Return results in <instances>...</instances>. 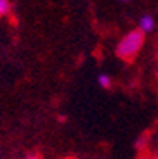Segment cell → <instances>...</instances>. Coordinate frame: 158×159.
Instances as JSON below:
<instances>
[{"label":"cell","mask_w":158,"mask_h":159,"mask_svg":"<svg viewBox=\"0 0 158 159\" xmlns=\"http://www.w3.org/2000/svg\"><path fill=\"white\" fill-rule=\"evenodd\" d=\"M142 45H144V33L139 30H132L118 40V43L115 47V54L123 61H132L137 57Z\"/></svg>","instance_id":"1"},{"label":"cell","mask_w":158,"mask_h":159,"mask_svg":"<svg viewBox=\"0 0 158 159\" xmlns=\"http://www.w3.org/2000/svg\"><path fill=\"white\" fill-rule=\"evenodd\" d=\"M137 24H139V26H137L139 31L150 33V31H153V30H155V17L151 16V14H144V16L139 17Z\"/></svg>","instance_id":"2"},{"label":"cell","mask_w":158,"mask_h":159,"mask_svg":"<svg viewBox=\"0 0 158 159\" xmlns=\"http://www.w3.org/2000/svg\"><path fill=\"white\" fill-rule=\"evenodd\" d=\"M97 83L101 88H110L111 87V76L106 75V73H101V75L97 76Z\"/></svg>","instance_id":"3"},{"label":"cell","mask_w":158,"mask_h":159,"mask_svg":"<svg viewBox=\"0 0 158 159\" xmlns=\"http://www.w3.org/2000/svg\"><path fill=\"white\" fill-rule=\"evenodd\" d=\"M12 9L11 0H0V16H7Z\"/></svg>","instance_id":"4"},{"label":"cell","mask_w":158,"mask_h":159,"mask_svg":"<svg viewBox=\"0 0 158 159\" xmlns=\"http://www.w3.org/2000/svg\"><path fill=\"white\" fill-rule=\"evenodd\" d=\"M24 159H42L40 156H37V154H32V156H26Z\"/></svg>","instance_id":"5"},{"label":"cell","mask_w":158,"mask_h":159,"mask_svg":"<svg viewBox=\"0 0 158 159\" xmlns=\"http://www.w3.org/2000/svg\"><path fill=\"white\" fill-rule=\"evenodd\" d=\"M153 159H158V154H156V156H155V157H153Z\"/></svg>","instance_id":"6"},{"label":"cell","mask_w":158,"mask_h":159,"mask_svg":"<svg viewBox=\"0 0 158 159\" xmlns=\"http://www.w3.org/2000/svg\"><path fill=\"white\" fill-rule=\"evenodd\" d=\"M122 2H131V0H122Z\"/></svg>","instance_id":"7"},{"label":"cell","mask_w":158,"mask_h":159,"mask_svg":"<svg viewBox=\"0 0 158 159\" xmlns=\"http://www.w3.org/2000/svg\"><path fill=\"white\" fill-rule=\"evenodd\" d=\"M156 145H158V137H156Z\"/></svg>","instance_id":"8"},{"label":"cell","mask_w":158,"mask_h":159,"mask_svg":"<svg viewBox=\"0 0 158 159\" xmlns=\"http://www.w3.org/2000/svg\"><path fill=\"white\" fill-rule=\"evenodd\" d=\"M156 76H158V69H156Z\"/></svg>","instance_id":"9"}]
</instances>
